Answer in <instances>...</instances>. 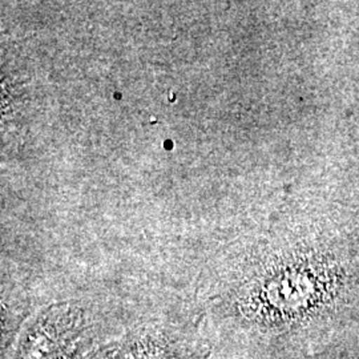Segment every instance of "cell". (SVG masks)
Instances as JSON below:
<instances>
[{
    "mask_svg": "<svg viewBox=\"0 0 359 359\" xmlns=\"http://www.w3.org/2000/svg\"><path fill=\"white\" fill-rule=\"evenodd\" d=\"M90 332L80 306L69 302L52 305L27 325L13 359H80Z\"/></svg>",
    "mask_w": 359,
    "mask_h": 359,
    "instance_id": "obj_1",
    "label": "cell"
},
{
    "mask_svg": "<svg viewBox=\"0 0 359 359\" xmlns=\"http://www.w3.org/2000/svg\"><path fill=\"white\" fill-rule=\"evenodd\" d=\"M204 348L184 335L145 329L109 342L84 359H200Z\"/></svg>",
    "mask_w": 359,
    "mask_h": 359,
    "instance_id": "obj_2",
    "label": "cell"
}]
</instances>
